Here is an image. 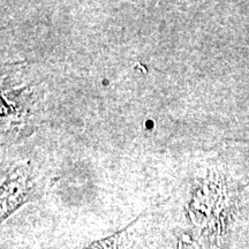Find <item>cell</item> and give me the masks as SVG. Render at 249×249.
<instances>
[{
  "label": "cell",
  "instance_id": "obj_1",
  "mask_svg": "<svg viewBox=\"0 0 249 249\" xmlns=\"http://www.w3.org/2000/svg\"><path fill=\"white\" fill-rule=\"evenodd\" d=\"M31 197L33 187L28 181V172L24 167H21L1 186V222L30 201Z\"/></svg>",
  "mask_w": 249,
  "mask_h": 249
},
{
  "label": "cell",
  "instance_id": "obj_2",
  "mask_svg": "<svg viewBox=\"0 0 249 249\" xmlns=\"http://www.w3.org/2000/svg\"><path fill=\"white\" fill-rule=\"evenodd\" d=\"M142 217H144V214L139 216L128 226L120 231L113 233L107 238H103L101 240L93 241L81 249H130L136 231H138V225L142 220Z\"/></svg>",
  "mask_w": 249,
  "mask_h": 249
}]
</instances>
